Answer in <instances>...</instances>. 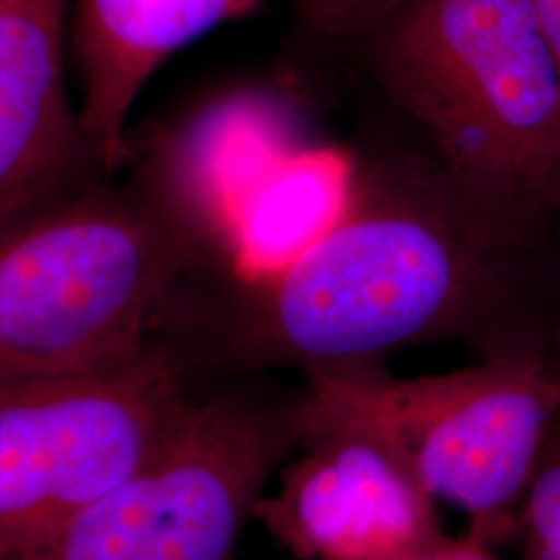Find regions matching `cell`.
I'll return each mask as SVG.
<instances>
[{
	"mask_svg": "<svg viewBox=\"0 0 560 560\" xmlns=\"http://www.w3.org/2000/svg\"><path fill=\"white\" fill-rule=\"evenodd\" d=\"M171 340L194 374H303L423 345L560 358V256L504 240L393 141L349 161L335 221L291 258L231 272Z\"/></svg>",
	"mask_w": 560,
	"mask_h": 560,
	"instance_id": "6da1fadb",
	"label": "cell"
},
{
	"mask_svg": "<svg viewBox=\"0 0 560 560\" xmlns=\"http://www.w3.org/2000/svg\"><path fill=\"white\" fill-rule=\"evenodd\" d=\"M347 60L378 136L504 240L560 254V69L532 0H402Z\"/></svg>",
	"mask_w": 560,
	"mask_h": 560,
	"instance_id": "7a4b0ae2",
	"label": "cell"
},
{
	"mask_svg": "<svg viewBox=\"0 0 560 560\" xmlns=\"http://www.w3.org/2000/svg\"><path fill=\"white\" fill-rule=\"evenodd\" d=\"M217 247L208 203L175 173L98 177L0 219V388L140 355Z\"/></svg>",
	"mask_w": 560,
	"mask_h": 560,
	"instance_id": "3957f363",
	"label": "cell"
},
{
	"mask_svg": "<svg viewBox=\"0 0 560 560\" xmlns=\"http://www.w3.org/2000/svg\"><path fill=\"white\" fill-rule=\"evenodd\" d=\"M560 409V358L478 361L399 378L384 363L303 374L300 413L349 421L386 442L423 490L494 548L515 536L521 497Z\"/></svg>",
	"mask_w": 560,
	"mask_h": 560,
	"instance_id": "277c9868",
	"label": "cell"
},
{
	"mask_svg": "<svg viewBox=\"0 0 560 560\" xmlns=\"http://www.w3.org/2000/svg\"><path fill=\"white\" fill-rule=\"evenodd\" d=\"M298 397L249 382L194 390L148 459L11 560H235L300 448Z\"/></svg>",
	"mask_w": 560,
	"mask_h": 560,
	"instance_id": "5b68a950",
	"label": "cell"
},
{
	"mask_svg": "<svg viewBox=\"0 0 560 560\" xmlns=\"http://www.w3.org/2000/svg\"><path fill=\"white\" fill-rule=\"evenodd\" d=\"M194 390L161 337L104 370L0 388V560L15 559L129 476Z\"/></svg>",
	"mask_w": 560,
	"mask_h": 560,
	"instance_id": "8992f818",
	"label": "cell"
},
{
	"mask_svg": "<svg viewBox=\"0 0 560 560\" xmlns=\"http://www.w3.org/2000/svg\"><path fill=\"white\" fill-rule=\"evenodd\" d=\"M300 448L256 509L266 534L301 560H402L441 541L436 501L370 430L300 413Z\"/></svg>",
	"mask_w": 560,
	"mask_h": 560,
	"instance_id": "52a82bcc",
	"label": "cell"
},
{
	"mask_svg": "<svg viewBox=\"0 0 560 560\" xmlns=\"http://www.w3.org/2000/svg\"><path fill=\"white\" fill-rule=\"evenodd\" d=\"M69 67V0H0V219L108 177Z\"/></svg>",
	"mask_w": 560,
	"mask_h": 560,
	"instance_id": "ba28073f",
	"label": "cell"
},
{
	"mask_svg": "<svg viewBox=\"0 0 560 560\" xmlns=\"http://www.w3.org/2000/svg\"><path fill=\"white\" fill-rule=\"evenodd\" d=\"M261 7L264 0H69L81 125L108 175L129 156V117L162 67L185 46Z\"/></svg>",
	"mask_w": 560,
	"mask_h": 560,
	"instance_id": "9c48e42d",
	"label": "cell"
},
{
	"mask_svg": "<svg viewBox=\"0 0 560 560\" xmlns=\"http://www.w3.org/2000/svg\"><path fill=\"white\" fill-rule=\"evenodd\" d=\"M402 0H289L298 59L289 67L295 81L320 60L347 59Z\"/></svg>",
	"mask_w": 560,
	"mask_h": 560,
	"instance_id": "30bf717a",
	"label": "cell"
},
{
	"mask_svg": "<svg viewBox=\"0 0 560 560\" xmlns=\"http://www.w3.org/2000/svg\"><path fill=\"white\" fill-rule=\"evenodd\" d=\"M520 560H560V409L521 497L515 536Z\"/></svg>",
	"mask_w": 560,
	"mask_h": 560,
	"instance_id": "8fae6325",
	"label": "cell"
},
{
	"mask_svg": "<svg viewBox=\"0 0 560 560\" xmlns=\"http://www.w3.org/2000/svg\"><path fill=\"white\" fill-rule=\"evenodd\" d=\"M441 560H499L494 548L471 538L469 534L460 538H446L441 546Z\"/></svg>",
	"mask_w": 560,
	"mask_h": 560,
	"instance_id": "7c38bea8",
	"label": "cell"
},
{
	"mask_svg": "<svg viewBox=\"0 0 560 560\" xmlns=\"http://www.w3.org/2000/svg\"><path fill=\"white\" fill-rule=\"evenodd\" d=\"M532 7L560 69V0H532Z\"/></svg>",
	"mask_w": 560,
	"mask_h": 560,
	"instance_id": "4fadbf2b",
	"label": "cell"
},
{
	"mask_svg": "<svg viewBox=\"0 0 560 560\" xmlns=\"http://www.w3.org/2000/svg\"><path fill=\"white\" fill-rule=\"evenodd\" d=\"M441 544L439 546H434V548H430V550H425V552H420V555H413V557H407V559L402 560H441Z\"/></svg>",
	"mask_w": 560,
	"mask_h": 560,
	"instance_id": "5bb4252c",
	"label": "cell"
}]
</instances>
